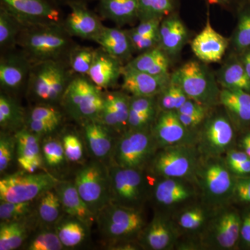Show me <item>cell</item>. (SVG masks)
<instances>
[{"mask_svg": "<svg viewBox=\"0 0 250 250\" xmlns=\"http://www.w3.org/2000/svg\"><path fill=\"white\" fill-rule=\"evenodd\" d=\"M77 45L62 24L24 26L18 39V47L32 64L46 61L68 62Z\"/></svg>", "mask_w": 250, "mask_h": 250, "instance_id": "1", "label": "cell"}, {"mask_svg": "<svg viewBox=\"0 0 250 250\" xmlns=\"http://www.w3.org/2000/svg\"><path fill=\"white\" fill-rule=\"evenodd\" d=\"M68 62L46 61L32 64L25 95L34 104L61 106L74 76Z\"/></svg>", "mask_w": 250, "mask_h": 250, "instance_id": "2", "label": "cell"}, {"mask_svg": "<svg viewBox=\"0 0 250 250\" xmlns=\"http://www.w3.org/2000/svg\"><path fill=\"white\" fill-rule=\"evenodd\" d=\"M193 180L196 182L204 204L212 209L226 207L233 198L236 177L222 156H200Z\"/></svg>", "mask_w": 250, "mask_h": 250, "instance_id": "3", "label": "cell"}, {"mask_svg": "<svg viewBox=\"0 0 250 250\" xmlns=\"http://www.w3.org/2000/svg\"><path fill=\"white\" fill-rule=\"evenodd\" d=\"M170 81L179 85L188 98L206 107L220 105L221 90L216 76L201 61H188L170 74Z\"/></svg>", "mask_w": 250, "mask_h": 250, "instance_id": "4", "label": "cell"}, {"mask_svg": "<svg viewBox=\"0 0 250 250\" xmlns=\"http://www.w3.org/2000/svg\"><path fill=\"white\" fill-rule=\"evenodd\" d=\"M104 100V90L86 75H75L62 96L61 106L65 115L82 125L97 121Z\"/></svg>", "mask_w": 250, "mask_h": 250, "instance_id": "5", "label": "cell"}, {"mask_svg": "<svg viewBox=\"0 0 250 250\" xmlns=\"http://www.w3.org/2000/svg\"><path fill=\"white\" fill-rule=\"evenodd\" d=\"M96 223L102 236L111 246L138 241L146 226L141 208L109 204L97 214Z\"/></svg>", "mask_w": 250, "mask_h": 250, "instance_id": "6", "label": "cell"}, {"mask_svg": "<svg viewBox=\"0 0 250 250\" xmlns=\"http://www.w3.org/2000/svg\"><path fill=\"white\" fill-rule=\"evenodd\" d=\"M201 154L192 143L161 147L148 164L157 178L193 179Z\"/></svg>", "mask_w": 250, "mask_h": 250, "instance_id": "7", "label": "cell"}, {"mask_svg": "<svg viewBox=\"0 0 250 250\" xmlns=\"http://www.w3.org/2000/svg\"><path fill=\"white\" fill-rule=\"evenodd\" d=\"M110 197L113 205L141 208L150 196L151 188L143 170L111 165L108 167Z\"/></svg>", "mask_w": 250, "mask_h": 250, "instance_id": "8", "label": "cell"}, {"mask_svg": "<svg viewBox=\"0 0 250 250\" xmlns=\"http://www.w3.org/2000/svg\"><path fill=\"white\" fill-rule=\"evenodd\" d=\"M157 148L151 129H128L117 139L110 160L113 166L144 170Z\"/></svg>", "mask_w": 250, "mask_h": 250, "instance_id": "9", "label": "cell"}, {"mask_svg": "<svg viewBox=\"0 0 250 250\" xmlns=\"http://www.w3.org/2000/svg\"><path fill=\"white\" fill-rule=\"evenodd\" d=\"M60 182L47 172H16L0 179V200L10 202H32L46 190L54 188Z\"/></svg>", "mask_w": 250, "mask_h": 250, "instance_id": "10", "label": "cell"}, {"mask_svg": "<svg viewBox=\"0 0 250 250\" xmlns=\"http://www.w3.org/2000/svg\"><path fill=\"white\" fill-rule=\"evenodd\" d=\"M74 184L80 196L96 216L111 203L108 167L101 161H93L83 166L77 172Z\"/></svg>", "mask_w": 250, "mask_h": 250, "instance_id": "11", "label": "cell"}, {"mask_svg": "<svg viewBox=\"0 0 250 250\" xmlns=\"http://www.w3.org/2000/svg\"><path fill=\"white\" fill-rule=\"evenodd\" d=\"M197 139L196 147L202 156H222L231 149L234 128L226 111L208 113L200 125Z\"/></svg>", "mask_w": 250, "mask_h": 250, "instance_id": "12", "label": "cell"}, {"mask_svg": "<svg viewBox=\"0 0 250 250\" xmlns=\"http://www.w3.org/2000/svg\"><path fill=\"white\" fill-rule=\"evenodd\" d=\"M241 216L225 207L215 210L202 230V243L215 250H232L240 239Z\"/></svg>", "mask_w": 250, "mask_h": 250, "instance_id": "13", "label": "cell"}, {"mask_svg": "<svg viewBox=\"0 0 250 250\" xmlns=\"http://www.w3.org/2000/svg\"><path fill=\"white\" fill-rule=\"evenodd\" d=\"M0 7L24 26L62 24L65 19L62 6L54 0H0Z\"/></svg>", "mask_w": 250, "mask_h": 250, "instance_id": "14", "label": "cell"}, {"mask_svg": "<svg viewBox=\"0 0 250 250\" xmlns=\"http://www.w3.org/2000/svg\"><path fill=\"white\" fill-rule=\"evenodd\" d=\"M32 63L21 49L1 53L0 88L1 91L18 97L25 93Z\"/></svg>", "mask_w": 250, "mask_h": 250, "instance_id": "15", "label": "cell"}, {"mask_svg": "<svg viewBox=\"0 0 250 250\" xmlns=\"http://www.w3.org/2000/svg\"><path fill=\"white\" fill-rule=\"evenodd\" d=\"M179 233L174 220L165 213L158 212L143 229L137 242L143 249L171 250L176 244Z\"/></svg>", "mask_w": 250, "mask_h": 250, "instance_id": "16", "label": "cell"}, {"mask_svg": "<svg viewBox=\"0 0 250 250\" xmlns=\"http://www.w3.org/2000/svg\"><path fill=\"white\" fill-rule=\"evenodd\" d=\"M131 95L123 90H104V100L97 121L119 137L128 130Z\"/></svg>", "mask_w": 250, "mask_h": 250, "instance_id": "17", "label": "cell"}, {"mask_svg": "<svg viewBox=\"0 0 250 250\" xmlns=\"http://www.w3.org/2000/svg\"><path fill=\"white\" fill-rule=\"evenodd\" d=\"M151 131L158 147L192 143V131L184 126L174 111H159Z\"/></svg>", "mask_w": 250, "mask_h": 250, "instance_id": "18", "label": "cell"}, {"mask_svg": "<svg viewBox=\"0 0 250 250\" xmlns=\"http://www.w3.org/2000/svg\"><path fill=\"white\" fill-rule=\"evenodd\" d=\"M229 45V39L219 34L212 27L209 14L207 16L205 27L190 42V47L195 57L205 63L221 62Z\"/></svg>", "mask_w": 250, "mask_h": 250, "instance_id": "19", "label": "cell"}, {"mask_svg": "<svg viewBox=\"0 0 250 250\" xmlns=\"http://www.w3.org/2000/svg\"><path fill=\"white\" fill-rule=\"evenodd\" d=\"M70 12L64 19L62 25L72 37L93 41L104 26L96 11L85 4H73L68 6Z\"/></svg>", "mask_w": 250, "mask_h": 250, "instance_id": "20", "label": "cell"}, {"mask_svg": "<svg viewBox=\"0 0 250 250\" xmlns=\"http://www.w3.org/2000/svg\"><path fill=\"white\" fill-rule=\"evenodd\" d=\"M185 179L157 178L151 188L150 196L158 207L175 208L195 196V190Z\"/></svg>", "mask_w": 250, "mask_h": 250, "instance_id": "21", "label": "cell"}, {"mask_svg": "<svg viewBox=\"0 0 250 250\" xmlns=\"http://www.w3.org/2000/svg\"><path fill=\"white\" fill-rule=\"evenodd\" d=\"M121 90L131 96H157L170 82V74L153 75L125 65Z\"/></svg>", "mask_w": 250, "mask_h": 250, "instance_id": "22", "label": "cell"}, {"mask_svg": "<svg viewBox=\"0 0 250 250\" xmlns=\"http://www.w3.org/2000/svg\"><path fill=\"white\" fill-rule=\"evenodd\" d=\"M125 65L99 47L95 49L93 63L87 76L103 90L116 88Z\"/></svg>", "mask_w": 250, "mask_h": 250, "instance_id": "23", "label": "cell"}, {"mask_svg": "<svg viewBox=\"0 0 250 250\" xmlns=\"http://www.w3.org/2000/svg\"><path fill=\"white\" fill-rule=\"evenodd\" d=\"M159 47L170 58H175L190 39V34L178 13L163 18L159 26Z\"/></svg>", "mask_w": 250, "mask_h": 250, "instance_id": "24", "label": "cell"}, {"mask_svg": "<svg viewBox=\"0 0 250 250\" xmlns=\"http://www.w3.org/2000/svg\"><path fill=\"white\" fill-rule=\"evenodd\" d=\"M93 42H96L101 48L125 65L134 58V47L126 29L104 26L100 32L94 38Z\"/></svg>", "mask_w": 250, "mask_h": 250, "instance_id": "25", "label": "cell"}, {"mask_svg": "<svg viewBox=\"0 0 250 250\" xmlns=\"http://www.w3.org/2000/svg\"><path fill=\"white\" fill-rule=\"evenodd\" d=\"M82 126L91 154L100 161L111 159L116 143H114L116 135L98 121H87Z\"/></svg>", "mask_w": 250, "mask_h": 250, "instance_id": "26", "label": "cell"}, {"mask_svg": "<svg viewBox=\"0 0 250 250\" xmlns=\"http://www.w3.org/2000/svg\"><path fill=\"white\" fill-rule=\"evenodd\" d=\"M55 189L65 213L80 220L88 228L93 226L96 222V215L80 196L75 184L61 182Z\"/></svg>", "mask_w": 250, "mask_h": 250, "instance_id": "27", "label": "cell"}, {"mask_svg": "<svg viewBox=\"0 0 250 250\" xmlns=\"http://www.w3.org/2000/svg\"><path fill=\"white\" fill-rule=\"evenodd\" d=\"M96 11L102 19L123 27L139 21L137 0H98Z\"/></svg>", "mask_w": 250, "mask_h": 250, "instance_id": "28", "label": "cell"}, {"mask_svg": "<svg viewBox=\"0 0 250 250\" xmlns=\"http://www.w3.org/2000/svg\"><path fill=\"white\" fill-rule=\"evenodd\" d=\"M217 81L222 88L243 90L250 93V78L242 63L239 56L230 52L217 72Z\"/></svg>", "mask_w": 250, "mask_h": 250, "instance_id": "29", "label": "cell"}, {"mask_svg": "<svg viewBox=\"0 0 250 250\" xmlns=\"http://www.w3.org/2000/svg\"><path fill=\"white\" fill-rule=\"evenodd\" d=\"M220 104L233 123L240 125H250V93L222 88Z\"/></svg>", "mask_w": 250, "mask_h": 250, "instance_id": "30", "label": "cell"}, {"mask_svg": "<svg viewBox=\"0 0 250 250\" xmlns=\"http://www.w3.org/2000/svg\"><path fill=\"white\" fill-rule=\"evenodd\" d=\"M26 113L18 97L0 93V127L1 131L16 133L24 127Z\"/></svg>", "mask_w": 250, "mask_h": 250, "instance_id": "31", "label": "cell"}, {"mask_svg": "<svg viewBox=\"0 0 250 250\" xmlns=\"http://www.w3.org/2000/svg\"><path fill=\"white\" fill-rule=\"evenodd\" d=\"M170 58L159 46L138 54L126 66L153 75H169Z\"/></svg>", "mask_w": 250, "mask_h": 250, "instance_id": "32", "label": "cell"}, {"mask_svg": "<svg viewBox=\"0 0 250 250\" xmlns=\"http://www.w3.org/2000/svg\"><path fill=\"white\" fill-rule=\"evenodd\" d=\"M215 212V210L204 203L202 205L187 206L179 211L174 222L179 231L197 232L204 229Z\"/></svg>", "mask_w": 250, "mask_h": 250, "instance_id": "33", "label": "cell"}, {"mask_svg": "<svg viewBox=\"0 0 250 250\" xmlns=\"http://www.w3.org/2000/svg\"><path fill=\"white\" fill-rule=\"evenodd\" d=\"M237 23L229 38L231 52L241 55L250 48V1L245 4L236 15Z\"/></svg>", "mask_w": 250, "mask_h": 250, "instance_id": "34", "label": "cell"}, {"mask_svg": "<svg viewBox=\"0 0 250 250\" xmlns=\"http://www.w3.org/2000/svg\"><path fill=\"white\" fill-rule=\"evenodd\" d=\"M139 22L160 19L177 12L180 0H137Z\"/></svg>", "mask_w": 250, "mask_h": 250, "instance_id": "35", "label": "cell"}, {"mask_svg": "<svg viewBox=\"0 0 250 250\" xmlns=\"http://www.w3.org/2000/svg\"><path fill=\"white\" fill-rule=\"evenodd\" d=\"M24 25L7 11L0 7V52L16 49L18 39Z\"/></svg>", "mask_w": 250, "mask_h": 250, "instance_id": "36", "label": "cell"}, {"mask_svg": "<svg viewBox=\"0 0 250 250\" xmlns=\"http://www.w3.org/2000/svg\"><path fill=\"white\" fill-rule=\"evenodd\" d=\"M57 224L55 231L64 248H75L84 241L88 228L80 220L70 216Z\"/></svg>", "mask_w": 250, "mask_h": 250, "instance_id": "37", "label": "cell"}, {"mask_svg": "<svg viewBox=\"0 0 250 250\" xmlns=\"http://www.w3.org/2000/svg\"><path fill=\"white\" fill-rule=\"evenodd\" d=\"M18 164L24 161L43 159L41 149L40 138L26 127L15 133Z\"/></svg>", "mask_w": 250, "mask_h": 250, "instance_id": "38", "label": "cell"}, {"mask_svg": "<svg viewBox=\"0 0 250 250\" xmlns=\"http://www.w3.org/2000/svg\"><path fill=\"white\" fill-rule=\"evenodd\" d=\"M28 236V228L24 220L1 222L0 250H14L22 246Z\"/></svg>", "mask_w": 250, "mask_h": 250, "instance_id": "39", "label": "cell"}, {"mask_svg": "<svg viewBox=\"0 0 250 250\" xmlns=\"http://www.w3.org/2000/svg\"><path fill=\"white\" fill-rule=\"evenodd\" d=\"M39 197L38 214L41 221L48 225L58 223L64 210L55 188L46 190Z\"/></svg>", "mask_w": 250, "mask_h": 250, "instance_id": "40", "label": "cell"}, {"mask_svg": "<svg viewBox=\"0 0 250 250\" xmlns=\"http://www.w3.org/2000/svg\"><path fill=\"white\" fill-rule=\"evenodd\" d=\"M188 99V98L183 90L170 81V83L157 95L159 111H177Z\"/></svg>", "mask_w": 250, "mask_h": 250, "instance_id": "41", "label": "cell"}, {"mask_svg": "<svg viewBox=\"0 0 250 250\" xmlns=\"http://www.w3.org/2000/svg\"><path fill=\"white\" fill-rule=\"evenodd\" d=\"M95 49L78 44L74 47L68 59L69 65L74 73L87 76L93 63Z\"/></svg>", "mask_w": 250, "mask_h": 250, "instance_id": "42", "label": "cell"}, {"mask_svg": "<svg viewBox=\"0 0 250 250\" xmlns=\"http://www.w3.org/2000/svg\"><path fill=\"white\" fill-rule=\"evenodd\" d=\"M65 114L61 106L38 104L27 111L26 120L49 122L62 125Z\"/></svg>", "mask_w": 250, "mask_h": 250, "instance_id": "43", "label": "cell"}, {"mask_svg": "<svg viewBox=\"0 0 250 250\" xmlns=\"http://www.w3.org/2000/svg\"><path fill=\"white\" fill-rule=\"evenodd\" d=\"M32 202H0V220L1 222L17 221L24 220L33 210Z\"/></svg>", "mask_w": 250, "mask_h": 250, "instance_id": "44", "label": "cell"}, {"mask_svg": "<svg viewBox=\"0 0 250 250\" xmlns=\"http://www.w3.org/2000/svg\"><path fill=\"white\" fill-rule=\"evenodd\" d=\"M42 154L44 162L50 167H58L67 160L62 141L56 139H46L42 144Z\"/></svg>", "mask_w": 250, "mask_h": 250, "instance_id": "45", "label": "cell"}, {"mask_svg": "<svg viewBox=\"0 0 250 250\" xmlns=\"http://www.w3.org/2000/svg\"><path fill=\"white\" fill-rule=\"evenodd\" d=\"M63 246L56 231H41L33 238L27 250H61Z\"/></svg>", "mask_w": 250, "mask_h": 250, "instance_id": "46", "label": "cell"}, {"mask_svg": "<svg viewBox=\"0 0 250 250\" xmlns=\"http://www.w3.org/2000/svg\"><path fill=\"white\" fill-rule=\"evenodd\" d=\"M11 133L1 131L0 134V172L4 173L11 165L15 147H16V138Z\"/></svg>", "mask_w": 250, "mask_h": 250, "instance_id": "47", "label": "cell"}, {"mask_svg": "<svg viewBox=\"0 0 250 250\" xmlns=\"http://www.w3.org/2000/svg\"><path fill=\"white\" fill-rule=\"evenodd\" d=\"M62 144L67 161L78 162L83 159V144L77 135L70 132L64 134L62 138Z\"/></svg>", "mask_w": 250, "mask_h": 250, "instance_id": "48", "label": "cell"}, {"mask_svg": "<svg viewBox=\"0 0 250 250\" xmlns=\"http://www.w3.org/2000/svg\"><path fill=\"white\" fill-rule=\"evenodd\" d=\"M161 21L162 20L153 19L142 21V22H139V24L136 27L126 29L132 45H134L139 41L151 35L153 33L159 31Z\"/></svg>", "mask_w": 250, "mask_h": 250, "instance_id": "49", "label": "cell"}, {"mask_svg": "<svg viewBox=\"0 0 250 250\" xmlns=\"http://www.w3.org/2000/svg\"><path fill=\"white\" fill-rule=\"evenodd\" d=\"M61 125L49 122L26 120L24 127L39 137L48 136L55 132Z\"/></svg>", "mask_w": 250, "mask_h": 250, "instance_id": "50", "label": "cell"}, {"mask_svg": "<svg viewBox=\"0 0 250 250\" xmlns=\"http://www.w3.org/2000/svg\"><path fill=\"white\" fill-rule=\"evenodd\" d=\"M233 198L250 206V177H237Z\"/></svg>", "mask_w": 250, "mask_h": 250, "instance_id": "51", "label": "cell"}, {"mask_svg": "<svg viewBox=\"0 0 250 250\" xmlns=\"http://www.w3.org/2000/svg\"><path fill=\"white\" fill-rule=\"evenodd\" d=\"M210 109V108L206 107L200 103L188 98L176 112L182 114L190 115V116H207L209 113Z\"/></svg>", "mask_w": 250, "mask_h": 250, "instance_id": "52", "label": "cell"}, {"mask_svg": "<svg viewBox=\"0 0 250 250\" xmlns=\"http://www.w3.org/2000/svg\"><path fill=\"white\" fill-rule=\"evenodd\" d=\"M207 4L210 5H217L222 9L231 14L236 15L238 11L249 2L250 0H204Z\"/></svg>", "mask_w": 250, "mask_h": 250, "instance_id": "53", "label": "cell"}, {"mask_svg": "<svg viewBox=\"0 0 250 250\" xmlns=\"http://www.w3.org/2000/svg\"><path fill=\"white\" fill-rule=\"evenodd\" d=\"M159 45V31H158L136 42L133 45V47H134V53L140 54L150 50Z\"/></svg>", "mask_w": 250, "mask_h": 250, "instance_id": "54", "label": "cell"}, {"mask_svg": "<svg viewBox=\"0 0 250 250\" xmlns=\"http://www.w3.org/2000/svg\"><path fill=\"white\" fill-rule=\"evenodd\" d=\"M239 241L243 246L250 248V209L247 210L241 216Z\"/></svg>", "mask_w": 250, "mask_h": 250, "instance_id": "55", "label": "cell"}, {"mask_svg": "<svg viewBox=\"0 0 250 250\" xmlns=\"http://www.w3.org/2000/svg\"><path fill=\"white\" fill-rule=\"evenodd\" d=\"M250 159L249 156L244 151H238L236 149H231L226 153L225 159L227 165L231 166L243 162V161H246Z\"/></svg>", "mask_w": 250, "mask_h": 250, "instance_id": "56", "label": "cell"}, {"mask_svg": "<svg viewBox=\"0 0 250 250\" xmlns=\"http://www.w3.org/2000/svg\"><path fill=\"white\" fill-rule=\"evenodd\" d=\"M228 167L235 176L248 177L250 174V159Z\"/></svg>", "mask_w": 250, "mask_h": 250, "instance_id": "57", "label": "cell"}, {"mask_svg": "<svg viewBox=\"0 0 250 250\" xmlns=\"http://www.w3.org/2000/svg\"><path fill=\"white\" fill-rule=\"evenodd\" d=\"M57 4L61 6H69L73 4H89L90 3L93 1H98V0H54Z\"/></svg>", "mask_w": 250, "mask_h": 250, "instance_id": "58", "label": "cell"}, {"mask_svg": "<svg viewBox=\"0 0 250 250\" xmlns=\"http://www.w3.org/2000/svg\"><path fill=\"white\" fill-rule=\"evenodd\" d=\"M238 56H239L242 63L250 78V48L243 52L241 55Z\"/></svg>", "mask_w": 250, "mask_h": 250, "instance_id": "59", "label": "cell"}, {"mask_svg": "<svg viewBox=\"0 0 250 250\" xmlns=\"http://www.w3.org/2000/svg\"><path fill=\"white\" fill-rule=\"evenodd\" d=\"M241 147L250 158V132L245 135L244 137L242 139Z\"/></svg>", "mask_w": 250, "mask_h": 250, "instance_id": "60", "label": "cell"}]
</instances>
